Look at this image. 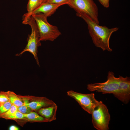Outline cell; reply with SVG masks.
<instances>
[{
	"label": "cell",
	"instance_id": "1",
	"mask_svg": "<svg viewBox=\"0 0 130 130\" xmlns=\"http://www.w3.org/2000/svg\"><path fill=\"white\" fill-rule=\"evenodd\" d=\"M76 15L83 19L87 24L89 32L95 45L103 51L111 52L112 49L110 46V39L112 34L117 31L119 28H109L105 26H100L84 14L77 12Z\"/></svg>",
	"mask_w": 130,
	"mask_h": 130
},
{
	"label": "cell",
	"instance_id": "2",
	"mask_svg": "<svg viewBox=\"0 0 130 130\" xmlns=\"http://www.w3.org/2000/svg\"><path fill=\"white\" fill-rule=\"evenodd\" d=\"M23 17L22 23L29 25L31 27V32L28 36L27 44L25 48L20 53L16 55L20 56L25 52H28L33 55L38 65L40 66L37 53L38 47L40 46L41 44L39 40V35L36 24L32 15L25 13Z\"/></svg>",
	"mask_w": 130,
	"mask_h": 130
},
{
	"label": "cell",
	"instance_id": "3",
	"mask_svg": "<svg viewBox=\"0 0 130 130\" xmlns=\"http://www.w3.org/2000/svg\"><path fill=\"white\" fill-rule=\"evenodd\" d=\"M38 29L39 40L41 41H54L61 33L57 26L51 25L47 20V17L43 13L32 14Z\"/></svg>",
	"mask_w": 130,
	"mask_h": 130
},
{
	"label": "cell",
	"instance_id": "4",
	"mask_svg": "<svg viewBox=\"0 0 130 130\" xmlns=\"http://www.w3.org/2000/svg\"><path fill=\"white\" fill-rule=\"evenodd\" d=\"M67 4L77 13L84 14L99 24L98 9L93 0H69Z\"/></svg>",
	"mask_w": 130,
	"mask_h": 130
},
{
	"label": "cell",
	"instance_id": "5",
	"mask_svg": "<svg viewBox=\"0 0 130 130\" xmlns=\"http://www.w3.org/2000/svg\"><path fill=\"white\" fill-rule=\"evenodd\" d=\"M91 114L94 127L98 130H108L110 116L106 106L101 101H98Z\"/></svg>",
	"mask_w": 130,
	"mask_h": 130
},
{
	"label": "cell",
	"instance_id": "6",
	"mask_svg": "<svg viewBox=\"0 0 130 130\" xmlns=\"http://www.w3.org/2000/svg\"><path fill=\"white\" fill-rule=\"evenodd\" d=\"M118 87L117 78L112 72L108 73L107 80L102 83H94L88 84L87 89L91 91H96L103 94H112L116 97Z\"/></svg>",
	"mask_w": 130,
	"mask_h": 130
},
{
	"label": "cell",
	"instance_id": "7",
	"mask_svg": "<svg viewBox=\"0 0 130 130\" xmlns=\"http://www.w3.org/2000/svg\"><path fill=\"white\" fill-rule=\"evenodd\" d=\"M67 94L74 99L84 110L90 114H91L99 101L95 98L94 93L84 94L70 90L67 92Z\"/></svg>",
	"mask_w": 130,
	"mask_h": 130
},
{
	"label": "cell",
	"instance_id": "8",
	"mask_svg": "<svg viewBox=\"0 0 130 130\" xmlns=\"http://www.w3.org/2000/svg\"><path fill=\"white\" fill-rule=\"evenodd\" d=\"M117 79L118 87L116 97L124 104H127L130 99V78L119 75Z\"/></svg>",
	"mask_w": 130,
	"mask_h": 130
},
{
	"label": "cell",
	"instance_id": "9",
	"mask_svg": "<svg viewBox=\"0 0 130 130\" xmlns=\"http://www.w3.org/2000/svg\"><path fill=\"white\" fill-rule=\"evenodd\" d=\"M63 5L62 4L52 3L45 2L40 4L33 10L30 15L41 13L48 17L53 14L59 7Z\"/></svg>",
	"mask_w": 130,
	"mask_h": 130
},
{
	"label": "cell",
	"instance_id": "10",
	"mask_svg": "<svg viewBox=\"0 0 130 130\" xmlns=\"http://www.w3.org/2000/svg\"><path fill=\"white\" fill-rule=\"evenodd\" d=\"M24 103L32 110H38L40 109L50 106L54 103L52 100L45 98H36L34 100L29 103L26 100Z\"/></svg>",
	"mask_w": 130,
	"mask_h": 130
},
{
	"label": "cell",
	"instance_id": "11",
	"mask_svg": "<svg viewBox=\"0 0 130 130\" xmlns=\"http://www.w3.org/2000/svg\"><path fill=\"white\" fill-rule=\"evenodd\" d=\"M58 106L54 103L52 105L42 108L38 110L39 114L45 118L48 122H51L56 120V113Z\"/></svg>",
	"mask_w": 130,
	"mask_h": 130
},
{
	"label": "cell",
	"instance_id": "12",
	"mask_svg": "<svg viewBox=\"0 0 130 130\" xmlns=\"http://www.w3.org/2000/svg\"><path fill=\"white\" fill-rule=\"evenodd\" d=\"M25 118L36 122H48L44 118L37 113L31 111L28 114H24Z\"/></svg>",
	"mask_w": 130,
	"mask_h": 130
},
{
	"label": "cell",
	"instance_id": "13",
	"mask_svg": "<svg viewBox=\"0 0 130 130\" xmlns=\"http://www.w3.org/2000/svg\"><path fill=\"white\" fill-rule=\"evenodd\" d=\"M10 101L12 104L18 107L23 105V103L22 100L17 96L9 91L6 92Z\"/></svg>",
	"mask_w": 130,
	"mask_h": 130
},
{
	"label": "cell",
	"instance_id": "14",
	"mask_svg": "<svg viewBox=\"0 0 130 130\" xmlns=\"http://www.w3.org/2000/svg\"><path fill=\"white\" fill-rule=\"evenodd\" d=\"M40 5L39 0H29L27 6V13L30 15L32 12Z\"/></svg>",
	"mask_w": 130,
	"mask_h": 130
},
{
	"label": "cell",
	"instance_id": "15",
	"mask_svg": "<svg viewBox=\"0 0 130 130\" xmlns=\"http://www.w3.org/2000/svg\"><path fill=\"white\" fill-rule=\"evenodd\" d=\"M18 110V107L12 104L9 109L6 112L0 115V117L5 118L8 116L11 115Z\"/></svg>",
	"mask_w": 130,
	"mask_h": 130
},
{
	"label": "cell",
	"instance_id": "16",
	"mask_svg": "<svg viewBox=\"0 0 130 130\" xmlns=\"http://www.w3.org/2000/svg\"><path fill=\"white\" fill-rule=\"evenodd\" d=\"M12 105V104L9 101L0 104V115L7 111Z\"/></svg>",
	"mask_w": 130,
	"mask_h": 130
},
{
	"label": "cell",
	"instance_id": "17",
	"mask_svg": "<svg viewBox=\"0 0 130 130\" xmlns=\"http://www.w3.org/2000/svg\"><path fill=\"white\" fill-rule=\"evenodd\" d=\"M25 118L24 114L18 110L12 114L6 117L5 119H22Z\"/></svg>",
	"mask_w": 130,
	"mask_h": 130
},
{
	"label": "cell",
	"instance_id": "18",
	"mask_svg": "<svg viewBox=\"0 0 130 130\" xmlns=\"http://www.w3.org/2000/svg\"><path fill=\"white\" fill-rule=\"evenodd\" d=\"M18 111L24 114H28L32 110L31 108L24 103L23 105L18 107Z\"/></svg>",
	"mask_w": 130,
	"mask_h": 130
},
{
	"label": "cell",
	"instance_id": "19",
	"mask_svg": "<svg viewBox=\"0 0 130 130\" xmlns=\"http://www.w3.org/2000/svg\"><path fill=\"white\" fill-rule=\"evenodd\" d=\"M9 101L6 92H0V104Z\"/></svg>",
	"mask_w": 130,
	"mask_h": 130
},
{
	"label": "cell",
	"instance_id": "20",
	"mask_svg": "<svg viewBox=\"0 0 130 130\" xmlns=\"http://www.w3.org/2000/svg\"><path fill=\"white\" fill-rule=\"evenodd\" d=\"M69 0H46V2L54 4H62L64 5L67 4Z\"/></svg>",
	"mask_w": 130,
	"mask_h": 130
},
{
	"label": "cell",
	"instance_id": "21",
	"mask_svg": "<svg viewBox=\"0 0 130 130\" xmlns=\"http://www.w3.org/2000/svg\"><path fill=\"white\" fill-rule=\"evenodd\" d=\"M101 4L104 7L108 8L109 6L110 0H98Z\"/></svg>",
	"mask_w": 130,
	"mask_h": 130
},
{
	"label": "cell",
	"instance_id": "22",
	"mask_svg": "<svg viewBox=\"0 0 130 130\" xmlns=\"http://www.w3.org/2000/svg\"><path fill=\"white\" fill-rule=\"evenodd\" d=\"M9 130H19V129L15 125H12L9 127Z\"/></svg>",
	"mask_w": 130,
	"mask_h": 130
},
{
	"label": "cell",
	"instance_id": "23",
	"mask_svg": "<svg viewBox=\"0 0 130 130\" xmlns=\"http://www.w3.org/2000/svg\"><path fill=\"white\" fill-rule=\"evenodd\" d=\"M46 0H39L40 4L45 2Z\"/></svg>",
	"mask_w": 130,
	"mask_h": 130
}]
</instances>
